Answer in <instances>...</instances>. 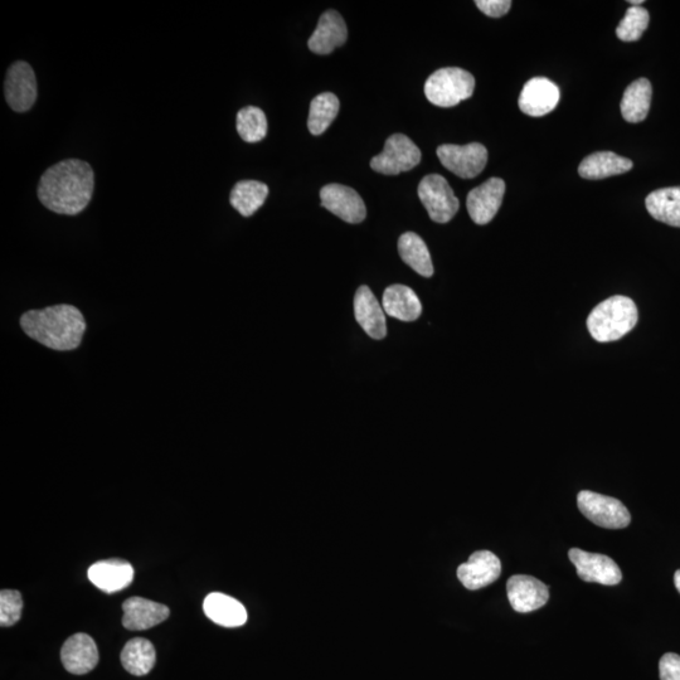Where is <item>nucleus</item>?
I'll return each mask as SVG.
<instances>
[{
    "label": "nucleus",
    "instance_id": "30",
    "mask_svg": "<svg viewBox=\"0 0 680 680\" xmlns=\"http://www.w3.org/2000/svg\"><path fill=\"white\" fill-rule=\"evenodd\" d=\"M236 128L246 143H259L267 135V119L264 111L256 106H246L238 111Z\"/></svg>",
    "mask_w": 680,
    "mask_h": 680
},
{
    "label": "nucleus",
    "instance_id": "11",
    "mask_svg": "<svg viewBox=\"0 0 680 680\" xmlns=\"http://www.w3.org/2000/svg\"><path fill=\"white\" fill-rule=\"evenodd\" d=\"M322 206L340 220L348 223H361L367 216L366 204L353 188L342 184H328L320 191Z\"/></svg>",
    "mask_w": 680,
    "mask_h": 680
},
{
    "label": "nucleus",
    "instance_id": "7",
    "mask_svg": "<svg viewBox=\"0 0 680 680\" xmlns=\"http://www.w3.org/2000/svg\"><path fill=\"white\" fill-rule=\"evenodd\" d=\"M419 197L434 222L448 223L459 211V199L448 181L439 174H429L422 179Z\"/></svg>",
    "mask_w": 680,
    "mask_h": 680
},
{
    "label": "nucleus",
    "instance_id": "28",
    "mask_svg": "<svg viewBox=\"0 0 680 680\" xmlns=\"http://www.w3.org/2000/svg\"><path fill=\"white\" fill-rule=\"evenodd\" d=\"M269 196V187L259 181H241L233 187L230 197L232 207L244 217L259 211Z\"/></svg>",
    "mask_w": 680,
    "mask_h": 680
},
{
    "label": "nucleus",
    "instance_id": "10",
    "mask_svg": "<svg viewBox=\"0 0 680 680\" xmlns=\"http://www.w3.org/2000/svg\"><path fill=\"white\" fill-rule=\"evenodd\" d=\"M4 94L11 109L16 113L31 110L37 100V80L33 68L27 62L13 63L4 82Z\"/></svg>",
    "mask_w": 680,
    "mask_h": 680
},
{
    "label": "nucleus",
    "instance_id": "1",
    "mask_svg": "<svg viewBox=\"0 0 680 680\" xmlns=\"http://www.w3.org/2000/svg\"><path fill=\"white\" fill-rule=\"evenodd\" d=\"M95 176L89 163L67 159L52 165L38 184L43 206L58 215L76 216L85 210L94 194Z\"/></svg>",
    "mask_w": 680,
    "mask_h": 680
},
{
    "label": "nucleus",
    "instance_id": "29",
    "mask_svg": "<svg viewBox=\"0 0 680 680\" xmlns=\"http://www.w3.org/2000/svg\"><path fill=\"white\" fill-rule=\"evenodd\" d=\"M338 97L332 92H324L314 97L310 105L308 128L313 135H322L332 125L339 113Z\"/></svg>",
    "mask_w": 680,
    "mask_h": 680
},
{
    "label": "nucleus",
    "instance_id": "15",
    "mask_svg": "<svg viewBox=\"0 0 680 680\" xmlns=\"http://www.w3.org/2000/svg\"><path fill=\"white\" fill-rule=\"evenodd\" d=\"M502 573V563L490 551L474 552L468 562L458 568V578L466 589L475 591L497 581Z\"/></svg>",
    "mask_w": 680,
    "mask_h": 680
},
{
    "label": "nucleus",
    "instance_id": "22",
    "mask_svg": "<svg viewBox=\"0 0 680 680\" xmlns=\"http://www.w3.org/2000/svg\"><path fill=\"white\" fill-rule=\"evenodd\" d=\"M203 610L208 619L225 628H238L247 621L245 606L221 592H212L208 595L204 600Z\"/></svg>",
    "mask_w": 680,
    "mask_h": 680
},
{
    "label": "nucleus",
    "instance_id": "18",
    "mask_svg": "<svg viewBox=\"0 0 680 680\" xmlns=\"http://www.w3.org/2000/svg\"><path fill=\"white\" fill-rule=\"evenodd\" d=\"M123 625L128 630H148L169 618L167 606L143 597H130L123 604Z\"/></svg>",
    "mask_w": 680,
    "mask_h": 680
},
{
    "label": "nucleus",
    "instance_id": "13",
    "mask_svg": "<svg viewBox=\"0 0 680 680\" xmlns=\"http://www.w3.org/2000/svg\"><path fill=\"white\" fill-rule=\"evenodd\" d=\"M507 595L510 606L519 614L541 609L550 599V591L536 577L516 575L507 582Z\"/></svg>",
    "mask_w": 680,
    "mask_h": 680
},
{
    "label": "nucleus",
    "instance_id": "17",
    "mask_svg": "<svg viewBox=\"0 0 680 680\" xmlns=\"http://www.w3.org/2000/svg\"><path fill=\"white\" fill-rule=\"evenodd\" d=\"M354 315L369 337L381 340L387 335L385 310L368 286H361L354 296Z\"/></svg>",
    "mask_w": 680,
    "mask_h": 680
},
{
    "label": "nucleus",
    "instance_id": "5",
    "mask_svg": "<svg viewBox=\"0 0 680 680\" xmlns=\"http://www.w3.org/2000/svg\"><path fill=\"white\" fill-rule=\"evenodd\" d=\"M580 512L596 526L606 529H623L629 526L631 516L619 499L582 490L577 495Z\"/></svg>",
    "mask_w": 680,
    "mask_h": 680
},
{
    "label": "nucleus",
    "instance_id": "19",
    "mask_svg": "<svg viewBox=\"0 0 680 680\" xmlns=\"http://www.w3.org/2000/svg\"><path fill=\"white\" fill-rule=\"evenodd\" d=\"M347 24L338 12L328 11L319 19L317 29L308 42L309 50L317 55H329L347 42Z\"/></svg>",
    "mask_w": 680,
    "mask_h": 680
},
{
    "label": "nucleus",
    "instance_id": "9",
    "mask_svg": "<svg viewBox=\"0 0 680 680\" xmlns=\"http://www.w3.org/2000/svg\"><path fill=\"white\" fill-rule=\"evenodd\" d=\"M571 562L575 565L578 577L585 582H594L605 586L619 585L623 580L620 567L609 556L600 553H590L578 548L568 552Z\"/></svg>",
    "mask_w": 680,
    "mask_h": 680
},
{
    "label": "nucleus",
    "instance_id": "4",
    "mask_svg": "<svg viewBox=\"0 0 680 680\" xmlns=\"http://www.w3.org/2000/svg\"><path fill=\"white\" fill-rule=\"evenodd\" d=\"M475 79L470 72L459 67L440 68L427 79V100L440 108H453L474 94Z\"/></svg>",
    "mask_w": 680,
    "mask_h": 680
},
{
    "label": "nucleus",
    "instance_id": "12",
    "mask_svg": "<svg viewBox=\"0 0 680 680\" xmlns=\"http://www.w3.org/2000/svg\"><path fill=\"white\" fill-rule=\"evenodd\" d=\"M505 183L500 178H490L482 186L476 187L468 194L466 207L471 220L476 225H487L493 221L503 203Z\"/></svg>",
    "mask_w": 680,
    "mask_h": 680
},
{
    "label": "nucleus",
    "instance_id": "32",
    "mask_svg": "<svg viewBox=\"0 0 680 680\" xmlns=\"http://www.w3.org/2000/svg\"><path fill=\"white\" fill-rule=\"evenodd\" d=\"M22 611L23 599L18 591L3 590L0 592V625L3 628L16 625L21 620Z\"/></svg>",
    "mask_w": 680,
    "mask_h": 680
},
{
    "label": "nucleus",
    "instance_id": "16",
    "mask_svg": "<svg viewBox=\"0 0 680 680\" xmlns=\"http://www.w3.org/2000/svg\"><path fill=\"white\" fill-rule=\"evenodd\" d=\"M61 660L68 673L87 674L94 670L99 663V650H97V645L90 635L75 634L63 644Z\"/></svg>",
    "mask_w": 680,
    "mask_h": 680
},
{
    "label": "nucleus",
    "instance_id": "8",
    "mask_svg": "<svg viewBox=\"0 0 680 680\" xmlns=\"http://www.w3.org/2000/svg\"><path fill=\"white\" fill-rule=\"evenodd\" d=\"M437 157L444 167L463 179L478 177L488 163V150L484 145L445 144L437 148Z\"/></svg>",
    "mask_w": 680,
    "mask_h": 680
},
{
    "label": "nucleus",
    "instance_id": "23",
    "mask_svg": "<svg viewBox=\"0 0 680 680\" xmlns=\"http://www.w3.org/2000/svg\"><path fill=\"white\" fill-rule=\"evenodd\" d=\"M633 167V162L628 158L611 152H599L582 160L578 173L582 178L599 181L629 172Z\"/></svg>",
    "mask_w": 680,
    "mask_h": 680
},
{
    "label": "nucleus",
    "instance_id": "14",
    "mask_svg": "<svg viewBox=\"0 0 680 680\" xmlns=\"http://www.w3.org/2000/svg\"><path fill=\"white\" fill-rule=\"evenodd\" d=\"M560 97V89L551 80L534 77L523 87L519 96V109L533 118H541L556 109Z\"/></svg>",
    "mask_w": 680,
    "mask_h": 680
},
{
    "label": "nucleus",
    "instance_id": "6",
    "mask_svg": "<svg viewBox=\"0 0 680 680\" xmlns=\"http://www.w3.org/2000/svg\"><path fill=\"white\" fill-rule=\"evenodd\" d=\"M421 162V150L408 136L395 134L386 140L385 149L372 159L371 167L385 176L414 169Z\"/></svg>",
    "mask_w": 680,
    "mask_h": 680
},
{
    "label": "nucleus",
    "instance_id": "2",
    "mask_svg": "<svg viewBox=\"0 0 680 680\" xmlns=\"http://www.w3.org/2000/svg\"><path fill=\"white\" fill-rule=\"evenodd\" d=\"M21 327L29 338L55 351H72L84 338V315L72 305H55L22 315Z\"/></svg>",
    "mask_w": 680,
    "mask_h": 680
},
{
    "label": "nucleus",
    "instance_id": "33",
    "mask_svg": "<svg viewBox=\"0 0 680 680\" xmlns=\"http://www.w3.org/2000/svg\"><path fill=\"white\" fill-rule=\"evenodd\" d=\"M660 680H680V655L664 654L659 663Z\"/></svg>",
    "mask_w": 680,
    "mask_h": 680
},
{
    "label": "nucleus",
    "instance_id": "35",
    "mask_svg": "<svg viewBox=\"0 0 680 680\" xmlns=\"http://www.w3.org/2000/svg\"><path fill=\"white\" fill-rule=\"evenodd\" d=\"M674 584H675V587H677V590H678V592H679V594H680V570H678L677 572H675V575H674Z\"/></svg>",
    "mask_w": 680,
    "mask_h": 680
},
{
    "label": "nucleus",
    "instance_id": "20",
    "mask_svg": "<svg viewBox=\"0 0 680 680\" xmlns=\"http://www.w3.org/2000/svg\"><path fill=\"white\" fill-rule=\"evenodd\" d=\"M89 580L97 589L113 594L126 589L134 580V568L123 560H105L89 568Z\"/></svg>",
    "mask_w": 680,
    "mask_h": 680
},
{
    "label": "nucleus",
    "instance_id": "3",
    "mask_svg": "<svg viewBox=\"0 0 680 680\" xmlns=\"http://www.w3.org/2000/svg\"><path fill=\"white\" fill-rule=\"evenodd\" d=\"M638 317L634 301L616 295L602 301L592 310L587 318V328L596 342H616L635 328Z\"/></svg>",
    "mask_w": 680,
    "mask_h": 680
},
{
    "label": "nucleus",
    "instance_id": "25",
    "mask_svg": "<svg viewBox=\"0 0 680 680\" xmlns=\"http://www.w3.org/2000/svg\"><path fill=\"white\" fill-rule=\"evenodd\" d=\"M653 89L649 80L639 79L624 92L621 114L628 123H641L649 114Z\"/></svg>",
    "mask_w": 680,
    "mask_h": 680
},
{
    "label": "nucleus",
    "instance_id": "27",
    "mask_svg": "<svg viewBox=\"0 0 680 680\" xmlns=\"http://www.w3.org/2000/svg\"><path fill=\"white\" fill-rule=\"evenodd\" d=\"M120 659L126 672L143 677L154 668L157 653L149 640L135 638L126 643Z\"/></svg>",
    "mask_w": 680,
    "mask_h": 680
},
{
    "label": "nucleus",
    "instance_id": "34",
    "mask_svg": "<svg viewBox=\"0 0 680 680\" xmlns=\"http://www.w3.org/2000/svg\"><path fill=\"white\" fill-rule=\"evenodd\" d=\"M475 4L480 11L492 18L505 16L512 7L510 0H476Z\"/></svg>",
    "mask_w": 680,
    "mask_h": 680
},
{
    "label": "nucleus",
    "instance_id": "26",
    "mask_svg": "<svg viewBox=\"0 0 680 680\" xmlns=\"http://www.w3.org/2000/svg\"><path fill=\"white\" fill-rule=\"evenodd\" d=\"M398 252H400L401 259L417 274L424 278H431L434 275V265H432L429 249L425 241L416 233H403L398 240Z\"/></svg>",
    "mask_w": 680,
    "mask_h": 680
},
{
    "label": "nucleus",
    "instance_id": "24",
    "mask_svg": "<svg viewBox=\"0 0 680 680\" xmlns=\"http://www.w3.org/2000/svg\"><path fill=\"white\" fill-rule=\"evenodd\" d=\"M645 204L654 220L680 228V187L658 189L646 197Z\"/></svg>",
    "mask_w": 680,
    "mask_h": 680
},
{
    "label": "nucleus",
    "instance_id": "31",
    "mask_svg": "<svg viewBox=\"0 0 680 680\" xmlns=\"http://www.w3.org/2000/svg\"><path fill=\"white\" fill-rule=\"evenodd\" d=\"M649 12L643 7H630L626 11L623 21L616 28V36L624 42L640 40L646 28L649 26Z\"/></svg>",
    "mask_w": 680,
    "mask_h": 680
},
{
    "label": "nucleus",
    "instance_id": "21",
    "mask_svg": "<svg viewBox=\"0 0 680 680\" xmlns=\"http://www.w3.org/2000/svg\"><path fill=\"white\" fill-rule=\"evenodd\" d=\"M382 308L391 318L415 322L422 314V304L414 290L405 285H392L383 294Z\"/></svg>",
    "mask_w": 680,
    "mask_h": 680
}]
</instances>
